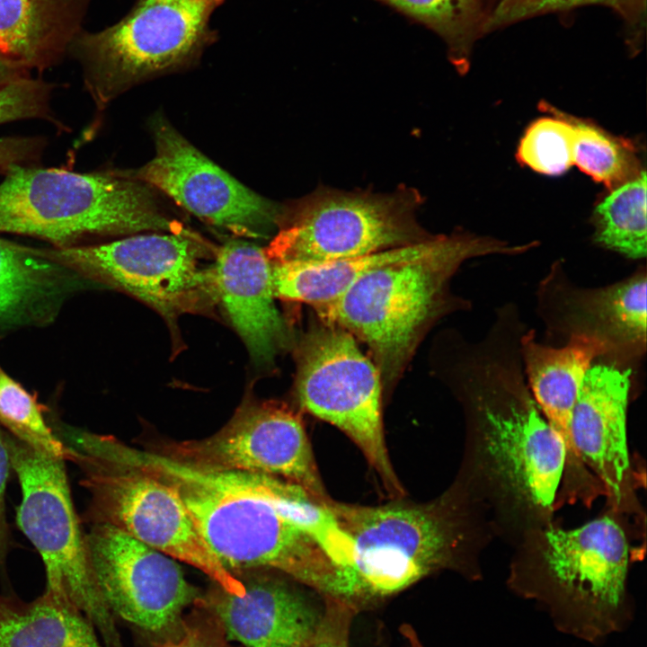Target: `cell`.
Segmentation results:
<instances>
[{"instance_id":"5b68a950","label":"cell","mask_w":647,"mask_h":647,"mask_svg":"<svg viewBox=\"0 0 647 647\" xmlns=\"http://www.w3.org/2000/svg\"><path fill=\"white\" fill-rule=\"evenodd\" d=\"M4 170L0 233L66 247L93 236L188 231L165 213L151 187L125 171L79 173L22 164Z\"/></svg>"},{"instance_id":"f546056e","label":"cell","mask_w":647,"mask_h":647,"mask_svg":"<svg viewBox=\"0 0 647 647\" xmlns=\"http://www.w3.org/2000/svg\"><path fill=\"white\" fill-rule=\"evenodd\" d=\"M539 108L552 116L529 125L519 142L517 159L537 173L560 175L573 164V128L555 107L541 102Z\"/></svg>"},{"instance_id":"52a82bcc","label":"cell","mask_w":647,"mask_h":647,"mask_svg":"<svg viewBox=\"0 0 647 647\" xmlns=\"http://www.w3.org/2000/svg\"><path fill=\"white\" fill-rule=\"evenodd\" d=\"M225 0H137L115 24L81 31L69 51L99 110L135 84L193 64L215 41L214 11Z\"/></svg>"},{"instance_id":"e575fe53","label":"cell","mask_w":647,"mask_h":647,"mask_svg":"<svg viewBox=\"0 0 647 647\" xmlns=\"http://www.w3.org/2000/svg\"><path fill=\"white\" fill-rule=\"evenodd\" d=\"M12 468L4 431L0 429V566L4 567L10 548V532L5 512V490Z\"/></svg>"},{"instance_id":"6da1fadb","label":"cell","mask_w":647,"mask_h":647,"mask_svg":"<svg viewBox=\"0 0 647 647\" xmlns=\"http://www.w3.org/2000/svg\"><path fill=\"white\" fill-rule=\"evenodd\" d=\"M111 451L173 488L199 533L233 574L266 570L322 596L352 601V542L327 505L299 485L259 473L212 470L118 439Z\"/></svg>"},{"instance_id":"ffe728a7","label":"cell","mask_w":647,"mask_h":647,"mask_svg":"<svg viewBox=\"0 0 647 647\" xmlns=\"http://www.w3.org/2000/svg\"><path fill=\"white\" fill-rule=\"evenodd\" d=\"M90 0H0V53L26 69L56 64L82 31Z\"/></svg>"},{"instance_id":"8992f818","label":"cell","mask_w":647,"mask_h":647,"mask_svg":"<svg viewBox=\"0 0 647 647\" xmlns=\"http://www.w3.org/2000/svg\"><path fill=\"white\" fill-rule=\"evenodd\" d=\"M68 460L82 473L90 493L84 520L112 526L138 541L188 563L226 592L243 596L244 583L210 550L182 499L169 485L109 451L93 433L56 425Z\"/></svg>"},{"instance_id":"9a60e30c","label":"cell","mask_w":647,"mask_h":647,"mask_svg":"<svg viewBox=\"0 0 647 647\" xmlns=\"http://www.w3.org/2000/svg\"><path fill=\"white\" fill-rule=\"evenodd\" d=\"M155 154L126 173L164 192L208 224L248 237L277 228L281 208L220 168L162 116L152 121Z\"/></svg>"},{"instance_id":"8fae6325","label":"cell","mask_w":647,"mask_h":647,"mask_svg":"<svg viewBox=\"0 0 647 647\" xmlns=\"http://www.w3.org/2000/svg\"><path fill=\"white\" fill-rule=\"evenodd\" d=\"M327 505L352 542L363 607L454 565L459 531L441 505Z\"/></svg>"},{"instance_id":"836d02e7","label":"cell","mask_w":647,"mask_h":647,"mask_svg":"<svg viewBox=\"0 0 647 647\" xmlns=\"http://www.w3.org/2000/svg\"><path fill=\"white\" fill-rule=\"evenodd\" d=\"M45 141L36 137H0V168L35 159L43 151Z\"/></svg>"},{"instance_id":"ac0fdd59","label":"cell","mask_w":647,"mask_h":647,"mask_svg":"<svg viewBox=\"0 0 647 647\" xmlns=\"http://www.w3.org/2000/svg\"><path fill=\"white\" fill-rule=\"evenodd\" d=\"M208 270L213 297L221 302L253 361L272 366L292 340L274 302L271 263L264 249L244 240L228 241L216 251Z\"/></svg>"},{"instance_id":"277c9868","label":"cell","mask_w":647,"mask_h":647,"mask_svg":"<svg viewBox=\"0 0 647 647\" xmlns=\"http://www.w3.org/2000/svg\"><path fill=\"white\" fill-rule=\"evenodd\" d=\"M529 246L532 243L509 245L458 231L435 253L373 270L315 310L322 321L368 346L383 388H388L400 379L432 324L449 309L448 284L460 265L477 256L523 253Z\"/></svg>"},{"instance_id":"ba28073f","label":"cell","mask_w":647,"mask_h":647,"mask_svg":"<svg viewBox=\"0 0 647 647\" xmlns=\"http://www.w3.org/2000/svg\"><path fill=\"white\" fill-rule=\"evenodd\" d=\"M422 203L407 186L388 193L320 187L281 208L264 252L271 263L314 262L423 243L434 235L417 220Z\"/></svg>"},{"instance_id":"7a4b0ae2","label":"cell","mask_w":647,"mask_h":647,"mask_svg":"<svg viewBox=\"0 0 647 647\" xmlns=\"http://www.w3.org/2000/svg\"><path fill=\"white\" fill-rule=\"evenodd\" d=\"M522 536L507 581L511 591L535 601L559 632L594 645L628 629L635 616L630 550L616 518L573 529L549 523Z\"/></svg>"},{"instance_id":"e0dca14e","label":"cell","mask_w":647,"mask_h":647,"mask_svg":"<svg viewBox=\"0 0 647 647\" xmlns=\"http://www.w3.org/2000/svg\"><path fill=\"white\" fill-rule=\"evenodd\" d=\"M266 570L236 572L244 585L243 596L216 585L195 605L212 614L226 638L244 647H304L316 630L324 612L306 592Z\"/></svg>"},{"instance_id":"d6a6232c","label":"cell","mask_w":647,"mask_h":647,"mask_svg":"<svg viewBox=\"0 0 647 647\" xmlns=\"http://www.w3.org/2000/svg\"><path fill=\"white\" fill-rule=\"evenodd\" d=\"M197 612L182 619L180 636L167 639L157 647H231L217 618L195 605Z\"/></svg>"},{"instance_id":"4fadbf2b","label":"cell","mask_w":647,"mask_h":647,"mask_svg":"<svg viewBox=\"0 0 647 647\" xmlns=\"http://www.w3.org/2000/svg\"><path fill=\"white\" fill-rule=\"evenodd\" d=\"M154 450L199 467L279 477L320 501L329 499L301 418L280 403L246 401L212 436Z\"/></svg>"},{"instance_id":"3957f363","label":"cell","mask_w":647,"mask_h":647,"mask_svg":"<svg viewBox=\"0 0 647 647\" xmlns=\"http://www.w3.org/2000/svg\"><path fill=\"white\" fill-rule=\"evenodd\" d=\"M469 389L472 464L482 500L522 535L551 523L566 450L518 369L482 362Z\"/></svg>"},{"instance_id":"603a6c76","label":"cell","mask_w":647,"mask_h":647,"mask_svg":"<svg viewBox=\"0 0 647 647\" xmlns=\"http://www.w3.org/2000/svg\"><path fill=\"white\" fill-rule=\"evenodd\" d=\"M0 647H106L77 608L44 592L25 602L0 594Z\"/></svg>"},{"instance_id":"8d00e7d4","label":"cell","mask_w":647,"mask_h":647,"mask_svg":"<svg viewBox=\"0 0 647 647\" xmlns=\"http://www.w3.org/2000/svg\"><path fill=\"white\" fill-rule=\"evenodd\" d=\"M400 633L406 640L407 647H426L421 642L417 633L411 625H402L400 627Z\"/></svg>"},{"instance_id":"d6986e66","label":"cell","mask_w":647,"mask_h":647,"mask_svg":"<svg viewBox=\"0 0 647 647\" xmlns=\"http://www.w3.org/2000/svg\"><path fill=\"white\" fill-rule=\"evenodd\" d=\"M525 370L534 400L563 440L566 450L564 474L571 492H582L594 479L579 459L572 440L573 407L593 360L611 353L604 341L584 333H572L568 343L553 348L536 341L532 332L521 340Z\"/></svg>"},{"instance_id":"7402d4cb","label":"cell","mask_w":647,"mask_h":647,"mask_svg":"<svg viewBox=\"0 0 647 647\" xmlns=\"http://www.w3.org/2000/svg\"><path fill=\"white\" fill-rule=\"evenodd\" d=\"M449 237L450 235H434L412 245L327 261L270 262L274 295L315 308L339 297L373 270L435 253L448 244Z\"/></svg>"},{"instance_id":"1f68e13d","label":"cell","mask_w":647,"mask_h":647,"mask_svg":"<svg viewBox=\"0 0 647 647\" xmlns=\"http://www.w3.org/2000/svg\"><path fill=\"white\" fill-rule=\"evenodd\" d=\"M324 612L312 637L304 647H350V631L359 611L341 598L322 596Z\"/></svg>"},{"instance_id":"7c38bea8","label":"cell","mask_w":647,"mask_h":647,"mask_svg":"<svg viewBox=\"0 0 647 647\" xmlns=\"http://www.w3.org/2000/svg\"><path fill=\"white\" fill-rule=\"evenodd\" d=\"M41 251L61 266L133 295L170 320L213 297L209 270L199 266L204 244L190 231Z\"/></svg>"},{"instance_id":"9c48e42d","label":"cell","mask_w":647,"mask_h":647,"mask_svg":"<svg viewBox=\"0 0 647 647\" xmlns=\"http://www.w3.org/2000/svg\"><path fill=\"white\" fill-rule=\"evenodd\" d=\"M4 439L22 489L18 526L42 559L45 591L83 613L106 647H123L115 616L96 583L66 460L38 451L5 431Z\"/></svg>"},{"instance_id":"f1b7e54d","label":"cell","mask_w":647,"mask_h":647,"mask_svg":"<svg viewBox=\"0 0 647 647\" xmlns=\"http://www.w3.org/2000/svg\"><path fill=\"white\" fill-rule=\"evenodd\" d=\"M587 4L604 5L615 11L625 24L626 41L631 51L640 49L645 29L646 0H496L486 23L485 33L536 15Z\"/></svg>"},{"instance_id":"4316f807","label":"cell","mask_w":647,"mask_h":647,"mask_svg":"<svg viewBox=\"0 0 647 647\" xmlns=\"http://www.w3.org/2000/svg\"><path fill=\"white\" fill-rule=\"evenodd\" d=\"M562 114L573 128V164L594 181L611 191L643 171L631 141L589 120Z\"/></svg>"},{"instance_id":"484cf974","label":"cell","mask_w":647,"mask_h":647,"mask_svg":"<svg viewBox=\"0 0 647 647\" xmlns=\"http://www.w3.org/2000/svg\"><path fill=\"white\" fill-rule=\"evenodd\" d=\"M595 240L629 258L646 256V173L610 191L593 212Z\"/></svg>"},{"instance_id":"2e32d148","label":"cell","mask_w":647,"mask_h":647,"mask_svg":"<svg viewBox=\"0 0 647 647\" xmlns=\"http://www.w3.org/2000/svg\"><path fill=\"white\" fill-rule=\"evenodd\" d=\"M630 370L596 365L589 368L572 415L574 450L617 513L636 506L634 474L630 463L626 412Z\"/></svg>"},{"instance_id":"5bb4252c","label":"cell","mask_w":647,"mask_h":647,"mask_svg":"<svg viewBox=\"0 0 647 647\" xmlns=\"http://www.w3.org/2000/svg\"><path fill=\"white\" fill-rule=\"evenodd\" d=\"M100 592L114 616L164 635L182 623V613L201 596L175 559L106 524L86 534Z\"/></svg>"},{"instance_id":"cb8c5ba5","label":"cell","mask_w":647,"mask_h":647,"mask_svg":"<svg viewBox=\"0 0 647 647\" xmlns=\"http://www.w3.org/2000/svg\"><path fill=\"white\" fill-rule=\"evenodd\" d=\"M59 265L41 250L0 238V326L43 316L60 291Z\"/></svg>"},{"instance_id":"d4e9b609","label":"cell","mask_w":647,"mask_h":647,"mask_svg":"<svg viewBox=\"0 0 647 647\" xmlns=\"http://www.w3.org/2000/svg\"><path fill=\"white\" fill-rule=\"evenodd\" d=\"M436 32L448 58L465 74L476 40L485 33L492 0H381Z\"/></svg>"},{"instance_id":"30bf717a","label":"cell","mask_w":647,"mask_h":647,"mask_svg":"<svg viewBox=\"0 0 647 647\" xmlns=\"http://www.w3.org/2000/svg\"><path fill=\"white\" fill-rule=\"evenodd\" d=\"M382 391L378 368L351 333L323 321L304 334L297 349L295 379L300 407L345 433L387 492L401 497L404 491L385 441Z\"/></svg>"},{"instance_id":"83f0119b","label":"cell","mask_w":647,"mask_h":647,"mask_svg":"<svg viewBox=\"0 0 647 647\" xmlns=\"http://www.w3.org/2000/svg\"><path fill=\"white\" fill-rule=\"evenodd\" d=\"M0 425L42 453L68 460V450L45 421L42 406L0 366Z\"/></svg>"},{"instance_id":"4dcf8cb0","label":"cell","mask_w":647,"mask_h":647,"mask_svg":"<svg viewBox=\"0 0 647 647\" xmlns=\"http://www.w3.org/2000/svg\"><path fill=\"white\" fill-rule=\"evenodd\" d=\"M52 90L51 84L30 76L0 86V124L41 119L58 125L50 108Z\"/></svg>"},{"instance_id":"d590c367","label":"cell","mask_w":647,"mask_h":647,"mask_svg":"<svg viewBox=\"0 0 647 647\" xmlns=\"http://www.w3.org/2000/svg\"><path fill=\"white\" fill-rule=\"evenodd\" d=\"M28 76V69L0 53V86Z\"/></svg>"},{"instance_id":"44dd1931","label":"cell","mask_w":647,"mask_h":647,"mask_svg":"<svg viewBox=\"0 0 647 647\" xmlns=\"http://www.w3.org/2000/svg\"><path fill=\"white\" fill-rule=\"evenodd\" d=\"M562 324L572 333L595 336L611 353L640 355L646 345V274L612 286L563 295Z\"/></svg>"}]
</instances>
